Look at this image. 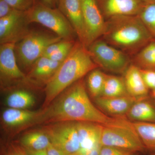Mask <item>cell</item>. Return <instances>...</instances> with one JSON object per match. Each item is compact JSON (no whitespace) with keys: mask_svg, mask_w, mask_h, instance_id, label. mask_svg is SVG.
Here are the masks:
<instances>
[{"mask_svg":"<svg viewBox=\"0 0 155 155\" xmlns=\"http://www.w3.org/2000/svg\"><path fill=\"white\" fill-rule=\"evenodd\" d=\"M97 68L98 67L87 48L79 41H75L69 54L46 83L43 108L47 107L66 89Z\"/></svg>","mask_w":155,"mask_h":155,"instance_id":"7a4b0ae2","label":"cell"},{"mask_svg":"<svg viewBox=\"0 0 155 155\" xmlns=\"http://www.w3.org/2000/svg\"><path fill=\"white\" fill-rule=\"evenodd\" d=\"M86 34L87 48L103 36L106 20L97 0H81Z\"/></svg>","mask_w":155,"mask_h":155,"instance_id":"30bf717a","label":"cell"},{"mask_svg":"<svg viewBox=\"0 0 155 155\" xmlns=\"http://www.w3.org/2000/svg\"><path fill=\"white\" fill-rule=\"evenodd\" d=\"M150 95L153 99L155 100V89L150 91Z\"/></svg>","mask_w":155,"mask_h":155,"instance_id":"d590c367","label":"cell"},{"mask_svg":"<svg viewBox=\"0 0 155 155\" xmlns=\"http://www.w3.org/2000/svg\"><path fill=\"white\" fill-rule=\"evenodd\" d=\"M136 153L114 147L102 146L99 155H136Z\"/></svg>","mask_w":155,"mask_h":155,"instance_id":"f1b7e54d","label":"cell"},{"mask_svg":"<svg viewBox=\"0 0 155 155\" xmlns=\"http://www.w3.org/2000/svg\"><path fill=\"white\" fill-rule=\"evenodd\" d=\"M10 155H24L23 154L21 153H13L11 154Z\"/></svg>","mask_w":155,"mask_h":155,"instance_id":"8d00e7d4","label":"cell"},{"mask_svg":"<svg viewBox=\"0 0 155 155\" xmlns=\"http://www.w3.org/2000/svg\"><path fill=\"white\" fill-rule=\"evenodd\" d=\"M144 4H155V0H141Z\"/></svg>","mask_w":155,"mask_h":155,"instance_id":"e575fe53","label":"cell"},{"mask_svg":"<svg viewBox=\"0 0 155 155\" xmlns=\"http://www.w3.org/2000/svg\"><path fill=\"white\" fill-rule=\"evenodd\" d=\"M127 95H129L123 76L107 74L101 96L116 97Z\"/></svg>","mask_w":155,"mask_h":155,"instance_id":"7402d4cb","label":"cell"},{"mask_svg":"<svg viewBox=\"0 0 155 155\" xmlns=\"http://www.w3.org/2000/svg\"><path fill=\"white\" fill-rule=\"evenodd\" d=\"M39 113V111L9 108L3 111L2 119L3 122L8 126L17 127L31 124L37 117Z\"/></svg>","mask_w":155,"mask_h":155,"instance_id":"d6986e66","label":"cell"},{"mask_svg":"<svg viewBox=\"0 0 155 155\" xmlns=\"http://www.w3.org/2000/svg\"><path fill=\"white\" fill-rule=\"evenodd\" d=\"M43 1L49 6L53 5L54 4V0H43Z\"/></svg>","mask_w":155,"mask_h":155,"instance_id":"836d02e7","label":"cell"},{"mask_svg":"<svg viewBox=\"0 0 155 155\" xmlns=\"http://www.w3.org/2000/svg\"><path fill=\"white\" fill-rule=\"evenodd\" d=\"M153 102H154V104H155V100L153 99Z\"/></svg>","mask_w":155,"mask_h":155,"instance_id":"74e56055","label":"cell"},{"mask_svg":"<svg viewBox=\"0 0 155 155\" xmlns=\"http://www.w3.org/2000/svg\"><path fill=\"white\" fill-rule=\"evenodd\" d=\"M16 43H8L0 47V72L1 79L8 81L26 80V76L17 65L15 57Z\"/></svg>","mask_w":155,"mask_h":155,"instance_id":"7c38bea8","label":"cell"},{"mask_svg":"<svg viewBox=\"0 0 155 155\" xmlns=\"http://www.w3.org/2000/svg\"><path fill=\"white\" fill-rule=\"evenodd\" d=\"M107 74L98 68L88 74L87 84L91 96L94 99L101 96Z\"/></svg>","mask_w":155,"mask_h":155,"instance_id":"d4e9b609","label":"cell"},{"mask_svg":"<svg viewBox=\"0 0 155 155\" xmlns=\"http://www.w3.org/2000/svg\"><path fill=\"white\" fill-rule=\"evenodd\" d=\"M51 143L67 155H75L80 149L75 122L55 123L44 128Z\"/></svg>","mask_w":155,"mask_h":155,"instance_id":"ba28073f","label":"cell"},{"mask_svg":"<svg viewBox=\"0 0 155 155\" xmlns=\"http://www.w3.org/2000/svg\"><path fill=\"white\" fill-rule=\"evenodd\" d=\"M11 7L19 11H28L34 5V0H4Z\"/></svg>","mask_w":155,"mask_h":155,"instance_id":"4316f807","label":"cell"},{"mask_svg":"<svg viewBox=\"0 0 155 155\" xmlns=\"http://www.w3.org/2000/svg\"><path fill=\"white\" fill-rule=\"evenodd\" d=\"M58 2L59 10L72 25L78 41L86 47V30L81 0H58Z\"/></svg>","mask_w":155,"mask_h":155,"instance_id":"8fae6325","label":"cell"},{"mask_svg":"<svg viewBox=\"0 0 155 155\" xmlns=\"http://www.w3.org/2000/svg\"><path fill=\"white\" fill-rule=\"evenodd\" d=\"M106 20L119 16H137L143 3L141 0H97Z\"/></svg>","mask_w":155,"mask_h":155,"instance_id":"4fadbf2b","label":"cell"},{"mask_svg":"<svg viewBox=\"0 0 155 155\" xmlns=\"http://www.w3.org/2000/svg\"><path fill=\"white\" fill-rule=\"evenodd\" d=\"M132 122L155 123V104L150 97L136 101L126 115Z\"/></svg>","mask_w":155,"mask_h":155,"instance_id":"ac0fdd59","label":"cell"},{"mask_svg":"<svg viewBox=\"0 0 155 155\" xmlns=\"http://www.w3.org/2000/svg\"><path fill=\"white\" fill-rule=\"evenodd\" d=\"M29 24L25 12L14 10L11 14L0 18V43H14L21 41L29 32Z\"/></svg>","mask_w":155,"mask_h":155,"instance_id":"9c48e42d","label":"cell"},{"mask_svg":"<svg viewBox=\"0 0 155 155\" xmlns=\"http://www.w3.org/2000/svg\"><path fill=\"white\" fill-rule=\"evenodd\" d=\"M94 100L95 104L101 111L106 115L113 117H126L131 106L137 101L129 95L116 97L101 96Z\"/></svg>","mask_w":155,"mask_h":155,"instance_id":"5bb4252c","label":"cell"},{"mask_svg":"<svg viewBox=\"0 0 155 155\" xmlns=\"http://www.w3.org/2000/svg\"><path fill=\"white\" fill-rule=\"evenodd\" d=\"M137 16L151 35L155 39V4L143 3Z\"/></svg>","mask_w":155,"mask_h":155,"instance_id":"484cf974","label":"cell"},{"mask_svg":"<svg viewBox=\"0 0 155 155\" xmlns=\"http://www.w3.org/2000/svg\"><path fill=\"white\" fill-rule=\"evenodd\" d=\"M142 77L150 91L155 89V69H140Z\"/></svg>","mask_w":155,"mask_h":155,"instance_id":"83f0119b","label":"cell"},{"mask_svg":"<svg viewBox=\"0 0 155 155\" xmlns=\"http://www.w3.org/2000/svg\"><path fill=\"white\" fill-rule=\"evenodd\" d=\"M29 23L36 22L43 25L63 39L75 41L76 35L72 25L60 10L41 4H34L25 11Z\"/></svg>","mask_w":155,"mask_h":155,"instance_id":"277c9868","label":"cell"},{"mask_svg":"<svg viewBox=\"0 0 155 155\" xmlns=\"http://www.w3.org/2000/svg\"><path fill=\"white\" fill-rule=\"evenodd\" d=\"M101 38L132 58L155 39L138 16H119L106 20Z\"/></svg>","mask_w":155,"mask_h":155,"instance_id":"3957f363","label":"cell"},{"mask_svg":"<svg viewBox=\"0 0 155 155\" xmlns=\"http://www.w3.org/2000/svg\"><path fill=\"white\" fill-rule=\"evenodd\" d=\"M47 150L48 155H67L61 150L53 146L51 143L48 147Z\"/></svg>","mask_w":155,"mask_h":155,"instance_id":"1f68e13d","label":"cell"},{"mask_svg":"<svg viewBox=\"0 0 155 155\" xmlns=\"http://www.w3.org/2000/svg\"><path fill=\"white\" fill-rule=\"evenodd\" d=\"M123 77L128 94L137 101L150 97V91L142 77L140 69L132 63L125 70Z\"/></svg>","mask_w":155,"mask_h":155,"instance_id":"9a60e30c","label":"cell"},{"mask_svg":"<svg viewBox=\"0 0 155 155\" xmlns=\"http://www.w3.org/2000/svg\"><path fill=\"white\" fill-rule=\"evenodd\" d=\"M62 40L57 35L30 31L15 46L18 59L24 67H31L42 55L46 48Z\"/></svg>","mask_w":155,"mask_h":155,"instance_id":"52a82bcc","label":"cell"},{"mask_svg":"<svg viewBox=\"0 0 155 155\" xmlns=\"http://www.w3.org/2000/svg\"><path fill=\"white\" fill-rule=\"evenodd\" d=\"M132 122L146 150L155 155V123Z\"/></svg>","mask_w":155,"mask_h":155,"instance_id":"44dd1931","label":"cell"},{"mask_svg":"<svg viewBox=\"0 0 155 155\" xmlns=\"http://www.w3.org/2000/svg\"><path fill=\"white\" fill-rule=\"evenodd\" d=\"M24 155H48L46 150H32L25 149L24 151Z\"/></svg>","mask_w":155,"mask_h":155,"instance_id":"d6a6232c","label":"cell"},{"mask_svg":"<svg viewBox=\"0 0 155 155\" xmlns=\"http://www.w3.org/2000/svg\"><path fill=\"white\" fill-rule=\"evenodd\" d=\"M131 61L140 69H155V39L140 50Z\"/></svg>","mask_w":155,"mask_h":155,"instance_id":"ffe728a7","label":"cell"},{"mask_svg":"<svg viewBox=\"0 0 155 155\" xmlns=\"http://www.w3.org/2000/svg\"><path fill=\"white\" fill-rule=\"evenodd\" d=\"M20 143L25 149L32 150L47 149L51 144L48 136L43 131L26 134L21 138Z\"/></svg>","mask_w":155,"mask_h":155,"instance_id":"603a6c76","label":"cell"},{"mask_svg":"<svg viewBox=\"0 0 155 155\" xmlns=\"http://www.w3.org/2000/svg\"><path fill=\"white\" fill-rule=\"evenodd\" d=\"M14 9L4 0H0V18L9 15Z\"/></svg>","mask_w":155,"mask_h":155,"instance_id":"f546056e","label":"cell"},{"mask_svg":"<svg viewBox=\"0 0 155 155\" xmlns=\"http://www.w3.org/2000/svg\"><path fill=\"white\" fill-rule=\"evenodd\" d=\"M102 147V146H101L88 150H80L75 155H99Z\"/></svg>","mask_w":155,"mask_h":155,"instance_id":"4dcf8cb0","label":"cell"},{"mask_svg":"<svg viewBox=\"0 0 155 155\" xmlns=\"http://www.w3.org/2000/svg\"><path fill=\"white\" fill-rule=\"evenodd\" d=\"M101 143L102 146L114 147L136 153L146 151L133 122L129 120L121 124L103 126Z\"/></svg>","mask_w":155,"mask_h":155,"instance_id":"8992f818","label":"cell"},{"mask_svg":"<svg viewBox=\"0 0 155 155\" xmlns=\"http://www.w3.org/2000/svg\"><path fill=\"white\" fill-rule=\"evenodd\" d=\"M35 104V98L29 92L17 91L11 93L6 99V104L10 108L25 110Z\"/></svg>","mask_w":155,"mask_h":155,"instance_id":"cb8c5ba5","label":"cell"},{"mask_svg":"<svg viewBox=\"0 0 155 155\" xmlns=\"http://www.w3.org/2000/svg\"><path fill=\"white\" fill-rule=\"evenodd\" d=\"M80 142V149L88 150L102 146L104 125L91 122H75Z\"/></svg>","mask_w":155,"mask_h":155,"instance_id":"2e32d148","label":"cell"},{"mask_svg":"<svg viewBox=\"0 0 155 155\" xmlns=\"http://www.w3.org/2000/svg\"><path fill=\"white\" fill-rule=\"evenodd\" d=\"M125 117L106 115L92 103L83 78L66 89L42 111L34 121L35 124L85 122L104 126L125 122Z\"/></svg>","mask_w":155,"mask_h":155,"instance_id":"6da1fadb","label":"cell"},{"mask_svg":"<svg viewBox=\"0 0 155 155\" xmlns=\"http://www.w3.org/2000/svg\"><path fill=\"white\" fill-rule=\"evenodd\" d=\"M62 63L53 61L48 57H41L32 65L30 72L26 76V80L35 82L45 81L47 83Z\"/></svg>","mask_w":155,"mask_h":155,"instance_id":"e0dca14e","label":"cell"},{"mask_svg":"<svg viewBox=\"0 0 155 155\" xmlns=\"http://www.w3.org/2000/svg\"><path fill=\"white\" fill-rule=\"evenodd\" d=\"M87 48L98 68L107 72L123 75L132 63L130 56L109 45L101 38L92 43Z\"/></svg>","mask_w":155,"mask_h":155,"instance_id":"5b68a950","label":"cell"}]
</instances>
